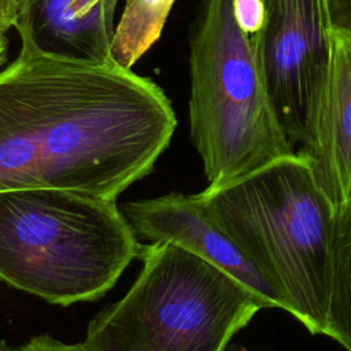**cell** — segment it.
Returning a JSON list of instances; mask_svg holds the SVG:
<instances>
[{"label": "cell", "instance_id": "cell-8", "mask_svg": "<svg viewBox=\"0 0 351 351\" xmlns=\"http://www.w3.org/2000/svg\"><path fill=\"white\" fill-rule=\"evenodd\" d=\"M299 151L311 160L335 211L351 207V37L333 33L325 101L308 143Z\"/></svg>", "mask_w": 351, "mask_h": 351}, {"label": "cell", "instance_id": "cell-3", "mask_svg": "<svg viewBox=\"0 0 351 351\" xmlns=\"http://www.w3.org/2000/svg\"><path fill=\"white\" fill-rule=\"evenodd\" d=\"M115 202L63 189L0 191V280L59 306L104 296L143 247Z\"/></svg>", "mask_w": 351, "mask_h": 351}, {"label": "cell", "instance_id": "cell-13", "mask_svg": "<svg viewBox=\"0 0 351 351\" xmlns=\"http://www.w3.org/2000/svg\"><path fill=\"white\" fill-rule=\"evenodd\" d=\"M335 34L351 37V0H326Z\"/></svg>", "mask_w": 351, "mask_h": 351}, {"label": "cell", "instance_id": "cell-11", "mask_svg": "<svg viewBox=\"0 0 351 351\" xmlns=\"http://www.w3.org/2000/svg\"><path fill=\"white\" fill-rule=\"evenodd\" d=\"M234 15L240 27L250 36L255 34L263 22L265 7L262 0H233Z\"/></svg>", "mask_w": 351, "mask_h": 351}, {"label": "cell", "instance_id": "cell-16", "mask_svg": "<svg viewBox=\"0 0 351 351\" xmlns=\"http://www.w3.org/2000/svg\"><path fill=\"white\" fill-rule=\"evenodd\" d=\"M14 347H10L4 339L0 337V351H14Z\"/></svg>", "mask_w": 351, "mask_h": 351}, {"label": "cell", "instance_id": "cell-15", "mask_svg": "<svg viewBox=\"0 0 351 351\" xmlns=\"http://www.w3.org/2000/svg\"><path fill=\"white\" fill-rule=\"evenodd\" d=\"M8 59V38L5 34H0V69L7 64Z\"/></svg>", "mask_w": 351, "mask_h": 351}, {"label": "cell", "instance_id": "cell-5", "mask_svg": "<svg viewBox=\"0 0 351 351\" xmlns=\"http://www.w3.org/2000/svg\"><path fill=\"white\" fill-rule=\"evenodd\" d=\"M189 133L207 188L296 152L265 90L233 0L200 1L189 34Z\"/></svg>", "mask_w": 351, "mask_h": 351}, {"label": "cell", "instance_id": "cell-4", "mask_svg": "<svg viewBox=\"0 0 351 351\" xmlns=\"http://www.w3.org/2000/svg\"><path fill=\"white\" fill-rule=\"evenodd\" d=\"M126 295L88 324L90 351H226L269 304L230 274L167 241L143 245Z\"/></svg>", "mask_w": 351, "mask_h": 351}, {"label": "cell", "instance_id": "cell-9", "mask_svg": "<svg viewBox=\"0 0 351 351\" xmlns=\"http://www.w3.org/2000/svg\"><path fill=\"white\" fill-rule=\"evenodd\" d=\"M325 336L351 351V207L335 211Z\"/></svg>", "mask_w": 351, "mask_h": 351}, {"label": "cell", "instance_id": "cell-14", "mask_svg": "<svg viewBox=\"0 0 351 351\" xmlns=\"http://www.w3.org/2000/svg\"><path fill=\"white\" fill-rule=\"evenodd\" d=\"M19 0H0V34H5L18 19Z\"/></svg>", "mask_w": 351, "mask_h": 351}, {"label": "cell", "instance_id": "cell-1", "mask_svg": "<svg viewBox=\"0 0 351 351\" xmlns=\"http://www.w3.org/2000/svg\"><path fill=\"white\" fill-rule=\"evenodd\" d=\"M0 69V191L63 189L117 200L147 177L177 126L151 78L40 49L19 33Z\"/></svg>", "mask_w": 351, "mask_h": 351}, {"label": "cell", "instance_id": "cell-10", "mask_svg": "<svg viewBox=\"0 0 351 351\" xmlns=\"http://www.w3.org/2000/svg\"><path fill=\"white\" fill-rule=\"evenodd\" d=\"M174 1L126 0L111 44V55L121 66L132 69L160 38Z\"/></svg>", "mask_w": 351, "mask_h": 351}, {"label": "cell", "instance_id": "cell-7", "mask_svg": "<svg viewBox=\"0 0 351 351\" xmlns=\"http://www.w3.org/2000/svg\"><path fill=\"white\" fill-rule=\"evenodd\" d=\"M121 210L137 237L182 247L230 274L261 296L269 307L282 308L293 315L288 298L213 222L197 195L173 192L129 200Z\"/></svg>", "mask_w": 351, "mask_h": 351}, {"label": "cell", "instance_id": "cell-12", "mask_svg": "<svg viewBox=\"0 0 351 351\" xmlns=\"http://www.w3.org/2000/svg\"><path fill=\"white\" fill-rule=\"evenodd\" d=\"M14 351H90L84 343H63L51 335L32 337L27 343L16 347Z\"/></svg>", "mask_w": 351, "mask_h": 351}, {"label": "cell", "instance_id": "cell-2", "mask_svg": "<svg viewBox=\"0 0 351 351\" xmlns=\"http://www.w3.org/2000/svg\"><path fill=\"white\" fill-rule=\"evenodd\" d=\"M213 222L293 307L311 333L326 325L335 207L296 151L221 188L196 193Z\"/></svg>", "mask_w": 351, "mask_h": 351}, {"label": "cell", "instance_id": "cell-6", "mask_svg": "<svg viewBox=\"0 0 351 351\" xmlns=\"http://www.w3.org/2000/svg\"><path fill=\"white\" fill-rule=\"evenodd\" d=\"M265 18L251 36L269 100L289 140L303 148L318 122L333 60L326 0H262Z\"/></svg>", "mask_w": 351, "mask_h": 351}, {"label": "cell", "instance_id": "cell-17", "mask_svg": "<svg viewBox=\"0 0 351 351\" xmlns=\"http://www.w3.org/2000/svg\"><path fill=\"white\" fill-rule=\"evenodd\" d=\"M226 351H247V350L241 346H232V347H228Z\"/></svg>", "mask_w": 351, "mask_h": 351}]
</instances>
